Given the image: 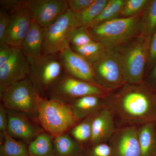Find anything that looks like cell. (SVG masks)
<instances>
[{
	"label": "cell",
	"mask_w": 156,
	"mask_h": 156,
	"mask_svg": "<svg viewBox=\"0 0 156 156\" xmlns=\"http://www.w3.org/2000/svg\"><path fill=\"white\" fill-rule=\"evenodd\" d=\"M118 128L156 122V90L144 81L125 84L104 100Z\"/></svg>",
	"instance_id": "6da1fadb"
},
{
	"label": "cell",
	"mask_w": 156,
	"mask_h": 156,
	"mask_svg": "<svg viewBox=\"0 0 156 156\" xmlns=\"http://www.w3.org/2000/svg\"><path fill=\"white\" fill-rule=\"evenodd\" d=\"M36 117L42 128L53 137L67 133L79 122L69 104L55 98L37 94Z\"/></svg>",
	"instance_id": "7a4b0ae2"
},
{
	"label": "cell",
	"mask_w": 156,
	"mask_h": 156,
	"mask_svg": "<svg viewBox=\"0 0 156 156\" xmlns=\"http://www.w3.org/2000/svg\"><path fill=\"white\" fill-rule=\"evenodd\" d=\"M143 13L134 17H118L87 29L94 40L107 49L119 48L142 33Z\"/></svg>",
	"instance_id": "3957f363"
},
{
	"label": "cell",
	"mask_w": 156,
	"mask_h": 156,
	"mask_svg": "<svg viewBox=\"0 0 156 156\" xmlns=\"http://www.w3.org/2000/svg\"><path fill=\"white\" fill-rule=\"evenodd\" d=\"M150 39L141 34L126 44L117 48L122 60L126 83L140 84L145 81L144 75L148 63Z\"/></svg>",
	"instance_id": "277c9868"
},
{
	"label": "cell",
	"mask_w": 156,
	"mask_h": 156,
	"mask_svg": "<svg viewBox=\"0 0 156 156\" xmlns=\"http://www.w3.org/2000/svg\"><path fill=\"white\" fill-rule=\"evenodd\" d=\"M36 89L30 77L10 85L0 93L2 104L7 109L36 116Z\"/></svg>",
	"instance_id": "5b68a950"
},
{
	"label": "cell",
	"mask_w": 156,
	"mask_h": 156,
	"mask_svg": "<svg viewBox=\"0 0 156 156\" xmlns=\"http://www.w3.org/2000/svg\"><path fill=\"white\" fill-rule=\"evenodd\" d=\"M92 66L98 84L103 88L114 91L126 83L122 60L118 48L108 49Z\"/></svg>",
	"instance_id": "8992f818"
},
{
	"label": "cell",
	"mask_w": 156,
	"mask_h": 156,
	"mask_svg": "<svg viewBox=\"0 0 156 156\" xmlns=\"http://www.w3.org/2000/svg\"><path fill=\"white\" fill-rule=\"evenodd\" d=\"M79 27L76 14L69 9L45 28L42 55L57 54L69 46L71 35Z\"/></svg>",
	"instance_id": "52a82bcc"
},
{
	"label": "cell",
	"mask_w": 156,
	"mask_h": 156,
	"mask_svg": "<svg viewBox=\"0 0 156 156\" xmlns=\"http://www.w3.org/2000/svg\"><path fill=\"white\" fill-rule=\"evenodd\" d=\"M30 76L33 81L37 92L44 96L64 73L58 54L42 55L36 59L28 58Z\"/></svg>",
	"instance_id": "ba28073f"
},
{
	"label": "cell",
	"mask_w": 156,
	"mask_h": 156,
	"mask_svg": "<svg viewBox=\"0 0 156 156\" xmlns=\"http://www.w3.org/2000/svg\"><path fill=\"white\" fill-rule=\"evenodd\" d=\"M48 92L51 93V97L68 101L88 95H95L105 98L113 91L108 90L98 84L73 77L64 72Z\"/></svg>",
	"instance_id": "9c48e42d"
},
{
	"label": "cell",
	"mask_w": 156,
	"mask_h": 156,
	"mask_svg": "<svg viewBox=\"0 0 156 156\" xmlns=\"http://www.w3.org/2000/svg\"><path fill=\"white\" fill-rule=\"evenodd\" d=\"M32 19L47 28L68 10L67 0H27Z\"/></svg>",
	"instance_id": "30bf717a"
},
{
	"label": "cell",
	"mask_w": 156,
	"mask_h": 156,
	"mask_svg": "<svg viewBox=\"0 0 156 156\" xmlns=\"http://www.w3.org/2000/svg\"><path fill=\"white\" fill-rule=\"evenodd\" d=\"M30 75L28 58L21 48H13L11 57L0 68V93L10 85L28 77Z\"/></svg>",
	"instance_id": "8fae6325"
},
{
	"label": "cell",
	"mask_w": 156,
	"mask_h": 156,
	"mask_svg": "<svg viewBox=\"0 0 156 156\" xmlns=\"http://www.w3.org/2000/svg\"><path fill=\"white\" fill-rule=\"evenodd\" d=\"M108 143L110 156H141L138 126L118 128Z\"/></svg>",
	"instance_id": "7c38bea8"
},
{
	"label": "cell",
	"mask_w": 156,
	"mask_h": 156,
	"mask_svg": "<svg viewBox=\"0 0 156 156\" xmlns=\"http://www.w3.org/2000/svg\"><path fill=\"white\" fill-rule=\"evenodd\" d=\"M58 57L64 72L69 75L82 80L98 84L95 80L92 65L74 52L70 46L58 53Z\"/></svg>",
	"instance_id": "4fadbf2b"
},
{
	"label": "cell",
	"mask_w": 156,
	"mask_h": 156,
	"mask_svg": "<svg viewBox=\"0 0 156 156\" xmlns=\"http://www.w3.org/2000/svg\"><path fill=\"white\" fill-rule=\"evenodd\" d=\"M11 14V22L2 43L13 48H21L30 30L33 20L27 4Z\"/></svg>",
	"instance_id": "5bb4252c"
},
{
	"label": "cell",
	"mask_w": 156,
	"mask_h": 156,
	"mask_svg": "<svg viewBox=\"0 0 156 156\" xmlns=\"http://www.w3.org/2000/svg\"><path fill=\"white\" fill-rule=\"evenodd\" d=\"M7 111V132L15 139L30 144L38 134L44 131L34 123L28 115L8 109Z\"/></svg>",
	"instance_id": "9a60e30c"
},
{
	"label": "cell",
	"mask_w": 156,
	"mask_h": 156,
	"mask_svg": "<svg viewBox=\"0 0 156 156\" xmlns=\"http://www.w3.org/2000/svg\"><path fill=\"white\" fill-rule=\"evenodd\" d=\"M92 134L89 146L108 143L118 129L111 112L105 106L92 118Z\"/></svg>",
	"instance_id": "2e32d148"
},
{
	"label": "cell",
	"mask_w": 156,
	"mask_h": 156,
	"mask_svg": "<svg viewBox=\"0 0 156 156\" xmlns=\"http://www.w3.org/2000/svg\"><path fill=\"white\" fill-rule=\"evenodd\" d=\"M105 98L88 95L66 101L69 104L74 116L80 122L92 117L105 107Z\"/></svg>",
	"instance_id": "e0dca14e"
},
{
	"label": "cell",
	"mask_w": 156,
	"mask_h": 156,
	"mask_svg": "<svg viewBox=\"0 0 156 156\" xmlns=\"http://www.w3.org/2000/svg\"><path fill=\"white\" fill-rule=\"evenodd\" d=\"M45 32V28L32 20L30 30L21 48L23 54L27 58L36 59L42 56Z\"/></svg>",
	"instance_id": "ac0fdd59"
},
{
	"label": "cell",
	"mask_w": 156,
	"mask_h": 156,
	"mask_svg": "<svg viewBox=\"0 0 156 156\" xmlns=\"http://www.w3.org/2000/svg\"><path fill=\"white\" fill-rule=\"evenodd\" d=\"M54 156H82L85 148L67 134L53 137Z\"/></svg>",
	"instance_id": "d6986e66"
},
{
	"label": "cell",
	"mask_w": 156,
	"mask_h": 156,
	"mask_svg": "<svg viewBox=\"0 0 156 156\" xmlns=\"http://www.w3.org/2000/svg\"><path fill=\"white\" fill-rule=\"evenodd\" d=\"M138 138L141 156H156V122L138 126Z\"/></svg>",
	"instance_id": "ffe728a7"
},
{
	"label": "cell",
	"mask_w": 156,
	"mask_h": 156,
	"mask_svg": "<svg viewBox=\"0 0 156 156\" xmlns=\"http://www.w3.org/2000/svg\"><path fill=\"white\" fill-rule=\"evenodd\" d=\"M53 140L52 135L43 131L29 144V156H54Z\"/></svg>",
	"instance_id": "44dd1931"
},
{
	"label": "cell",
	"mask_w": 156,
	"mask_h": 156,
	"mask_svg": "<svg viewBox=\"0 0 156 156\" xmlns=\"http://www.w3.org/2000/svg\"><path fill=\"white\" fill-rule=\"evenodd\" d=\"M2 136L3 140L0 148V156H29L28 147L25 143L17 140L7 131Z\"/></svg>",
	"instance_id": "7402d4cb"
},
{
	"label": "cell",
	"mask_w": 156,
	"mask_h": 156,
	"mask_svg": "<svg viewBox=\"0 0 156 156\" xmlns=\"http://www.w3.org/2000/svg\"><path fill=\"white\" fill-rule=\"evenodd\" d=\"M109 0H94L93 2L83 11L76 14L79 27L88 28L105 9Z\"/></svg>",
	"instance_id": "603a6c76"
},
{
	"label": "cell",
	"mask_w": 156,
	"mask_h": 156,
	"mask_svg": "<svg viewBox=\"0 0 156 156\" xmlns=\"http://www.w3.org/2000/svg\"><path fill=\"white\" fill-rule=\"evenodd\" d=\"M70 47L74 52L87 59L92 65L98 61L108 49L103 44L95 41L83 47Z\"/></svg>",
	"instance_id": "cb8c5ba5"
},
{
	"label": "cell",
	"mask_w": 156,
	"mask_h": 156,
	"mask_svg": "<svg viewBox=\"0 0 156 156\" xmlns=\"http://www.w3.org/2000/svg\"><path fill=\"white\" fill-rule=\"evenodd\" d=\"M125 3V0H109L103 11L91 23L88 28L119 17Z\"/></svg>",
	"instance_id": "d4e9b609"
},
{
	"label": "cell",
	"mask_w": 156,
	"mask_h": 156,
	"mask_svg": "<svg viewBox=\"0 0 156 156\" xmlns=\"http://www.w3.org/2000/svg\"><path fill=\"white\" fill-rule=\"evenodd\" d=\"M142 34L150 39L156 30V0H150L141 18Z\"/></svg>",
	"instance_id": "484cf974"
},
{
	"label": "cell",
	"mask_w": 156,
	"mask_h": 156,
	"mask_svg": "<svg viewBox=\"0 0 156 156\" xmlns=\"http://www.w3.org/2000/svg\"><path fill=\"white\" fill-rule=\"evenodd\" d=\"M92 118L93 116L82 120L70 130L71 136L83 146L85 144H89L91 140Z\"/></svg>",
	"instance_id": "4316f807"
},
{
	"label": "cell",
	"mask_w": 156,
	"mask_h": 156,
	"mask_svg": "<svg viewBox=\"0 0 156 156\" xmlns=\"http://www.w3.org/2000/svg\"><path fill=\"white\" fill-rule=\"evenodd\" d=\"M150 0H125L119 17H134L144 11Z\"/></svg>",
	"instance_id": "83f0119b"
},
{
	"label": "cell",
	"mask_w": 156,
	"mask_h": 156,
	"mask_svg": "<svg viewBox=\"0 0 156 156\" xmlns=\"http://www.w3.org/2000/svg\"><path fill=\"white\" fill-rule=\"evenodd\" d=\"M95 41L88 29L79 27L73 31L69 41L70 47H83Z\"/></svg>",
	"instance_id": "f1b7e54d"
},
{
	"label": "cell",
	"mask_w": 156,
	"mask_h": 156,
	"mask_svg": "<svg viewBox=\"0 0 156 156\" xmlns=\"http://www.w3.org/2000/svg\"><path fill=\"white\" fill-rule=\"evenodd\" d=\"M82 156H110L108 143H101L89 146L84 150Z\"/></svg>",
	"instance_id": "f546056e"
},
{
	"label": "cell",
	"mask_w": 156,
	"mask_h": 156,
	"mask_svg": "<svg viewBox=\"0 0 156 156\" xmlns=\"http://www.w3.org/2000/svg\"><path fill=\"white\" fill-rule=\"evenodd\" d=\"M11 19V13L4 9H0V43L3 41Z\"/></svg>",
	"instance_id": "4dcf8cb0"
},
{
	"label": "cell",
	"mask_w": 156,
	"mask_h": 156,
	"mask_svg": "<svg viewBox=\"0 0 156 156\" xmlns=\"http://www.w3.org/2000/svg\"><path fill=\"white\" fill-rule=\"evenodd\" d=\"M156 64V30L150 39L149 45L148 63L147 73L149 72Z\"/></svg>",
	"instance_id": "1f68e13d"
},
{
	"label": "cell",
	"mask_w": 156,
	"mask_h": 156,
	"mask_svg": "<svg viewBox=\"0 0 156 156\" xmlns=\"http://www.w3.org/2000/svg\"><path fill=\"white\" fill-rule=\"evenodd\" d=\"M27 4V1L22 0H1V9L12 13Z\"/></svg>",
	"instance_id": "d6a6232c"
},
{
	"label": "cell",
	"mask_w": 156,
	"mask_h": 156,
	"mask_svg": "<svg viewBox=\"0 0 156 156\" xmlns=\"http://www.w3.org/2000/svg\"><path fill=\"white\" fill-rule=\"evenodd\" d=\"M68 9L77 14L93 2L94 0H67Z\"/></svg>",
	"instance_id": "836d02e7"
},
{
	"label": "cell",
	"mask_w": 156,
	"mask_h": 156,
	"mask_svg": "<svg viewBox=\"0 0 156 156\" xmlns=\"http://www.w3.org/2000/svg\"><path fill=\"white\" fill-rule=\"evenodd\" d=\"M13 48L5 43H0V68L8 61L12 55Z\"/></svg>",
	"instance_id": "e575fe53"
},
{
	"label": "cell",
	"mask_w": 156,
	"mask_h": 156,
	"mask_svg": "<svg viewBox=\"0 0 156 156\" xmlns=\"http://www.w3.org/2000/svg\"><path fill=\"white\" fill-rule=\"evenodd\" d=\"M8 125V111L4 105L1 103L0 105V131L3 134L7 131Z\"/></svg>",
	"instance_id": "d590c367"
},
{
	"label": "cell",
	"mask_w": 156,
	"mask_h": 156,
	"mask_svg": "<svg viewBox=\"0 0 156 156\" xmlns=\"http://www.w3.org/2000/svg\"><path fill=\"white\" fill-rule=\"evenodd\" d=\"M144 81L156 90V64L150 71L146 80Z\"/></svg>",
	"instance_id": "8d00e7d4"
}]
</instances>
